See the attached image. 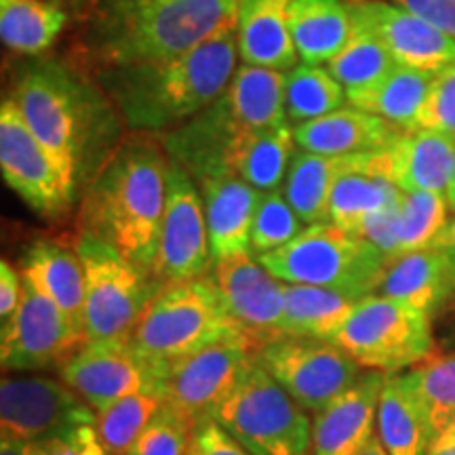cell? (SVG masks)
<instances>
[{
  "label": "cell",
  "instance_id": "6da1fadb",
  "mask_svg": "<svg viewBox=\"0 0 455 455\" xmlns=\"http://www.w3.org/2000/svg\"><path fill=\"white\" fill-rule=\"evenodd\" d=\"M11 98L74 186L93 180L124 138V123L93 72L68 57H32Z\"/></svg>",
  "mask_w": 455,
  "mask_h": 455
},
{
  "label": "cell",
  "instance_id": "7a4b0ae2",
  "mask_svg": "<svg viewBox=\"0 0 455 455\" xmlns=\"http://www.w3.org/2000/svg\"><path fill=\"white\" fill-rule=\"evenodd\" d=\"M236 61L235 24L173 60L101 68L93 74L124 127L163 135L212 104L235 76Z\"/></svg>",
  "mask_w": 455,
  "mask_h": 455
},
{
  "label": "cell",
  "instance_id": "3957f363",
  "mask_svg": "<svg viewBox=\"0 0 455 455\" xmlns=\"http://www.w3.org/2000/svg\"><path fill=\"white\" fill-rule=\"evenodd\" d=\"M167 167L161 138L131 131L89 181L83 198V230L112 244L150 276L167 201Z\"/></svg>",
  "mask_w": 455,
  "mask_h": 455
},
{
  "label": "cell",
  "instance_id": "277c9868",
  "mask_svg": "<svg viewBox=\"0 0 455 455\" xmlns=\"http://www.w3.org/2000/svg\"><path fill=\"white\" fill-rule=\"evenodd\" d=\"M236 11L238 0H98L78 55L91 72L173 60L235 26Z\"/></svg>",
  "mask_w": 455,
  "mask_h": 455
},
{
  "label": "cell",
  "instance_id": "5b68a950",
  "mask_svg": "<svg viewBox=\"0 0 455 455\" xmlns=\"http://www.w3.org/2000/svg\"><path fill=\"white\" fill-rule=\"evenodd\" d=\"M284 112V72L238 66L228 87L190 121L161 135L167 156L203 181L235 175L232 167L258 131L278 127Z\"/></svg>",
  "mask_w": 455,
  "mask_h": 455
},
{
  "label": "cell",
  "instance_id": "8992f818",
  "mask_svg": "<svg viewBox=\"0 0 455 455\" xmlns=\"http://www.w3.org/2000/svg\"><path fill=\"white\" fill-rule=\"evenodd\" d=\"M238 331L247 329L228 312L218 283L207 275L163 287L140 318L131 344L146 358L169 367Z\"/></svg>",
  "mask_w": 455,
  "mask_h": 455
},
{
  "label": "cell",
  "instance_id": "52a82bcc",
  "mask_svg": "<svg viewBox=\"0 0 455 455\" xmlns=\"http://www.w3.org/2000/svg\"><path fill=\"white\" fill-rule=\"evenodd\" d=\"M258 259L283 283L335 289L358 299L378 291L390 264L365 238L329 221L306 226L291 243Z\"/></svg>",
  "mask_w": 455,
  "mask_h": 455
},
{
  "label": "cell",
  "instance_id": "ba28073f",
  "mask_svg": "<svg viewBox=\"0 0 455 455\" xmlns=\"http://www.w3.org/2000/svg\"><path fill=\"white\" fill-rule=\"evenodd\" d=\"M255 356L215 413L251 455H312V422Z\"/></svg>",
  "mask_w": 455,
  "mask_h": 455
},
{
  "label": "cell",
  "instance_id": "9c48e42d",
  "mask_svg": "<svg viewBox=\"0 0 455 455\" xmlns=\"http://www.w3.org/2000/svg\"><path fill=\"white\" fill-rule=\"evenodd\" d=\"M76 251L84 268L87 341L131 339L161 284L101 238L81 232Z\"/></svg>",
  "mask_w": 455,
  "mask_h": 455
},
{
  "label": "cell",
  "instance_id": "30bf717a",
  "mask_svg": "<svg viewBox=\"0 0 455 455\" xmlns=\"http://www.w3.org/2000/svg\"><path fill=\"white\" fill-rule=\"evenodd\" d=\"M331 341L361 367L388 375L426 361L435 346L428 315L373 293L358 301Z\"/></svg>",
  "mask_w": 455,
  "mask_h": 455
},
{
  "label": "cell",
  "instance_id": "8fae6325",
  "mask_svg": "<svg viewBox=\"0 0 455 455\" xmlns=\"http://www.w3.org/2000/svg\"><path fill=\"white\" fill-rule=\"evenodd\" d=\"M261 346L264 344L253 333L238 331L195 355L180 358L169 365L167 401L184 415L192 428L212 422Z\"/></svg>",
  "mask_w": 455,
  "mask_h": 455
},
{
  "label": "cell",
  "instance_id": "7c38bea8",
  "mask_svg": "<svg viewBox=\"0 0 455 455\" xmlns=\"http://www.w3.org/2000/svg\"><path fill=\"white\" fill-rule=\"evenodd\" d=\"M258 356L284 392L312 413L361 378V365L331 339L283 333L261 346Z\"/></svg>",
  "mask_w": 455,
  "mask_h": 455
},
{
  "label": "cell",
  "instance_id": "4fadbf2b",
  "mask_svg": "<svg viewBox=\"0 0 455 455\" xmlns=\"http://www.w3.org/2000/svg\"><path fill=\"white\" fill-rule=\"evenodd\" d=\"M0 171L4 184L44 218L72 207L76 186L28 127L11 95L0 106Z\"/></svg>",
  "mask_w": 455,
  "mask_h": 455
},
{
  "label": "cell",
  "instance_id": "5bb4252c",
  "mask_svg": "<svg viewBox=\"0 0 455 455\" xmlns=\"http://www.w3.org/2000/svg\"><path fill=\"white\" fill-rule=\"evenodd\" d=\"M84 424H98V411L66 382L4 378L0 384L3 441L36 445Z\"/></svg>",
  "mask_w": 455,
  "mask_h": 455
},
{
  "label": "cell",
  "instance_id": "9a60e30c",
  "mask_svg": "<svg viewBox=\"0 0 455 455\" xmlns=\"http://www.w3.org/2000/svg\"><path fill=\"white\" fill-rule=\"evenodd\" d=\"M215 264L203 195L184 167L169 158L167 201L158 236L155 281L161 287L207 276Z\"/></svg>",
  "mask_w": 455,
  "mask_h": 455
},
{
  "label": "cell",
  "instance_id": "2e32d148",
  "mask_svg": "<svg viewBox=\"0 0 455 455\" xmlns=\"http://www.w3.org/2000/svg\"><path fill=\"white\" fill-rule=\"evenodd\" d=\"M15 315L3 323L0 365L4 371L60 367L87 341L81 329L53 299L26 278Z\"/></svg>",
  "mask_w": 455,
  "mask_h": 455
},
{
  "label": "cell",
  "instance_id": "e0dca14e",
  "mask_svg": "<svg viewBox=\"0 0 455 455\" xmlns=\"http://www.w3.org/2000/svg\"><path fill=\"white\" fill-rule=\"evenodd\" d=\"M169 367L146 358L131 339L84 341L81 350L61 365L64 382L95 411L150 388H167Z\"/></svg>",
  "mask_w": 455,
  "mask_h": 455
},
{
  "label": "cell",
  "instance_id": "ac0fdd59",
  "mask_svg": "<svg viewBox=\"0 0 455 455\" xmlns=\"http://www.w3.org/2000/svg\"><path fill=\"white\" fill-rule=\"evenodd\" d=\"M352 20L373 32L396 66L439 74L455 64V38L388 0H348Z\"/></svg>",
  "mask_w": 455,
  "mask_h": 455
},
{
  "label": "cell",
  "instance_id": "d6986e66",
  "mask_svg": "<svg viewBox=\"0 0 455 455\" xmlns=\"http://www.w3.org/2000/svg\"><path fill=\"white\" fill-rule=\"evenodd\" d=\"M213 278L228 312L261 344L283 335L284 283L272 276L251 251L215 261Z\"/></svg>",
  "mask_w": 455,
  "mask_h": 455
},
{
  "label": "cell",
  "instance_id": "ffe728a7",
  "mask_svg": "<svg viewBox=\"0 0 455 455\" xmlns=\"http://www.w3.org/2000/svg\"><path fill=\"white\" fill-rule=\"evenodd\" d=\"M369 167L403 192L447 196L455 167V138L430 129H398L384 150L369 155Z\"/></svg>",
  "mask_w": 455,
  "mask_h": 455
},
{
  "label": "cell",
  "instance_id": "44dd1931",
  "mask_svg": "<svg viewBox=\"0 0 455 455\" xmlns=\"http://www.w3.org/2000/svg\"><path fill=\"white\" fill-rule=\"evenodd\" d=\"M386 375L382 371L361 373L348 390L315 415L312 455H355L356 449L371 439Z\"/></svg>",
  "mask_w": 455,
  "mask_h": 455
},
{
  "label": "cell",
  "instance_id": "7402d4cb",
  "mask_svg": "<svg viewBox=\"0 0 455 455\" xmlns=\"http://www.w3.org/2000/svg\"><path fill=\"white\" fill-rule=\"evenodd\" d=\"M207 218L213 259L251 251L255 212L264 192L249 186L238 175H220L198 181Z\"/></svg>",
  "mask_w": 455,
  "mask_h": 455
},
{
  "label": "cell",
  "instance_id": "603a6c76",
  "mask_svg": "<svg viewBox=\"0 0 455 455\" xmlns=\"http://www.w3.org/2000/svg\"><path fill=\"white\" fill-rule=\"evenodd\" d=\"M293 133L295 144L306 152L325 156H352L384 150L398 133V127L371 112L344 106L316 121L298 124L293 127Z\"/></svg>",
  "mask_w": 455,
  "mask_h": 455
},
{
  "label": "cell",
  "instance_id": "cb8c5ba5",
  "mask_svg": "<svg viewBox=\"0 0 455 455\" xmlns=\"http://www.w3.org/2000/svg\"><path fill=\"white\" fill-rule=\"evenodd\" d=\"M291 0H238L236 38L243 64L289 72L298 51L289 34Z\"/></svg>",
  "mask_w": 455,
  "mask_h": 455
},
{
  "label": "cell",
  "instance_id": "d4e9b609",
  "mask_svg": "<svg viewBox=\"0 0 455 455\" xmlns=\"http://www.w3.org/2000/svg\"><path fill=\"white\" fill-rule=\"evenodd\" d=\"M455 293V266L441 249L426 247L392 259L378 295L432 316Z\"/></svg>",
  "mask_w": 455,
  "mask_h": 455
},
{
  "label": "cell",
  "instance_id": "484cf974",
  "mask_svg": "<svg viewBox=\"0 0 455 455\" xmlns=\"http://www.w3.org/2000/svg\"><path fill=\"white\" fill-rule=\"evenodd\" d=\"M21 278L30 281L66 312L68 318L84 333V268L76 247L55 241H38L21 259ZM87 335V333H84Z\"/></svg>",
  "mask_w": 455,
  "mask_h": 455
},
{
  "label": "cell",
  "instance_id": "4316f807",
  "mask_svg": "<svg viewBox=\"0 0 455 455\" xmlns=\"http://www.w3.org/2000/svg\"><path fill=\"white\" fill-rule=\"evenodd\" d=\"M289 34L301 64H329L352 34L348 0H291Z\"/></svg>",
  "mask_w": 455,
  "mask_h": 455
},
{
  "label": "cell",
  "instance_id": "83f0119b",
  "mask_svg": "<svg viewBox=\"0 0 455 455\" xmlns=\"http://www.w3.org/2000/svg\"><path fill=\"white\" fill-rule=\"evenodd\" d=\"M378 435L390 455H428L432 432L405 373L386 375L378 407Z\"/></svg>",
  "mask_w": 455,
  "mask_h": 455
},
{
  "label": "cell",
  "instance_id": "f1b7e54d",
  "mask_svg": "<svg viewBox=\"0 0 455 455\" xmlns=\"http://www.w3.org/2000/svg\"><path fill=\"white\" fill-rule=\"evenodd\" d=\"M403 190L369 167V155H355L335 181L329 201V224L355 235L358 226L379 209L401 201Z\"/></svg>",
  "mask_w": 455,
  "mask_h": 455
},
{
  "label": "cell",
  "instance_id": "f546056e",
  "mask_svg": "<svg viewBox=\"0 0 455 455\" xmlns=\"http://www.w3.org/2000/svg\"><path fill=\"white\" fill-rule=\"evenodd\" d=\"M358 298L315 284L284 283V318L281 331L301 338L333 339L355 312Z\"/></svg>",
  "mask_w": 455,
  "mask_h": 455
},
{
  "label": "cell",
  "instance_id": "4dcf8cb0",
  "mask_svg": "<svg viewBox=\"0 0 455 455\" xmlns=\"http://www.w3.org/2000/svg\"><path fill=\"white\" fill-rule=\"evenodd\" d=\"M352 156H325L306 150L295 152L284 178L283 195L306 226L327 224L333 186L348 169Z\"/></svg>",
  "mask_w": 455,
  "mask_h": 455
},
{
  "label": "cell",
  "instance_id": "1f68e13d",
  "mask_svg": "<svg viewBox=\"0 0 455 455\" xmlns=\"http://www.w3.org/2000/svg\"><path fill=\"white\" fill-rule=\"evenodd\" d=\"M432 76L435 74L395 66V70L386 74L373 87L346 93L348 106L382 116L384 121L398 129H415L419 110H422L426 95L430 91Z\"/></svg>",
  "mask_w": 455,
  "mask_h": 455
},
{
  "label": "cell",
  "instance_id": "d6a6232c",
  "mask_svg": "<svg viewBox=\"0 0 455 455\" xmlns=\"http://www.w3.org/2000/svg\"><path fill=\"white\" fill-rule=\"evenodd\" d=\"M68 21L70 15L47 0H0V38L17 55H44Z\"/></svg>",
  "mask_w": 455,
  "mask_h": 455
},
{
  "label": "cell",
  "instance_id": "836d02e7",
  "mask_svg": "<svg viewBox=\"0 0 455 455\" xmlns=\"http://www.w3.org/2000/svg\"><path fill=\"white\" fill-rule=\"evenodd\" d=\"M293 156V124L284 123L251 135L238 152L232 173L259 192H275L284 184Z\"/></svg>",
  "mask_w": 455,
  "mask_h": 455
},
{
  "label": "cell",
  "instance_id": "e575fe53",
  "mask_svg": "<svg viewBox=\"0 0 455 455\" xmlns=\"http://www.w3.org/2000/svg\"><path fill=\"white\" fill-rule=\"evenodd\" d=\"M346 104V89L327 68L299 64L284 72V112L293 127L327 116Z\"/></svg>",
  "mask_w": 455,
  "mask_h": 455
},
{
  "label": "cell",
  "instance_id": "d590c367",
  "mask_svg": "<svg viewBox=\"0 0 455 455\" xmlns=\"http://www.w3.org/2000/svg\"><path fill=\"white\" fill-rule=\"evenodd\" d=\"M395 66L396 61L392 60L386 44L365 26L352 20L348 43L329 61L327 70L346 89V93H355V91L373 87L386 74L395 70Z\"/></svg>",
  "mask_w": 455,
  "mask_h": 455
},
{
  "label": "cell",
  "instance_id": "8d00e7d4",
  "mask_svg": "<svg viewBox=\"0 0 455 455\" xmlns=\"http://www.w3.org/2000/svg\"><path fill=\"white\" fill-rule=\"evenodd\" d=\"M428 419L432 441L455 426V355L428 356L405 373Z\"/></svg>",
  "mask_w": 455,
  "mask_h": 455
},
{
  "label": "cell",
  "instance_id": "74e56055",
  "mask_svg": "<svg viewBox=\"0 0 455 455\" xmlns=\"http://www.w3.org/2000/svg\"><path fill=\"white\" fill-rule=\"evenodd\" d=\"M167 403V388L135 392L98 413V432L108 455H127L138 436Z\"/></svg>",
  "mask_w": 455,
  "mask_h": 455
},
{
  "label": "cell",
  "instance_id": "f35d334b",
  "mask_svg": "<svg viewBox=\"0 0 455 455\" xmlns=\"http://www.w3.org/2000/svg\"><path fill=\"white\" fill-rule=\"evenodd\" d=\"M449 203L439 192H403L401 196V255L435 244L449 224Z\"/></svg>",
  "mask_w": 455,
  "mask_h": 455
},
{
  "label": "cell",
  "instance_id": "ab89813d",
  "mask_svg": "<svg viewBox=\"0 0 455 455\" xmlns=\"http://www.w3.org/2000/svg\"><path fill=\"white\" fill-rule=\"evenodd\" d=\"M301 224L304 221L298 218V213L293 212L283 192H264L253 220L251 253L259 258V255L284 247L304 230Z\"/></svg>",
  "mask_w": 455,
  "mask_h": 455
},
{
  "label": "cell",
  "instance_id": "60d3db41",
  "mask_svg": "<svg viewBox=\"0 0 455 455\" xmlns=\"http://www.w3.org/2000/svg\"><path fill=\"white\" fill-rule=\"evenodd\" d=\"M190 422L167 401L133 443L127 455H188L192 443Z\"/></svg>",
  "mask_w": 455,
  "mask_h": 455
},
{
  "label": "cell",
  "instance_id": "b9f144b4",
  "mask_svg": "<svg viewBox=\"0 0 455 455\" xmlns=\"http://www.w3.org/2000/svg\"><path fill=\"white\" fill-rule=\"evenodd\" d=\"M418 127L455 138V64L432 76L430 91L418 116Z\"/></svg>",
  "mask_w": 455,
  "mask_h": 455
},
{
  "label": "cell",
  "instance_id": "7bdbcfd3",
  "mask_svg": "<svg viewBox=\"0 0 455 455\" xmlns=\"http://www.w3.org/2000/svg\"><path fill=\"white\" fill-rule=\"evenodd\" d=\"M403 196V195H401ZM356 236L365 238L378 251L392 261L401 255V201L379 209L363 221L355 232Z\"/></svg>",
  "mask_w": 455,
  "mask_h": 455
},
{
  "label": "cell",
  "instance_id": "ee69618b",
  "mask_svg": "<svg viewBox=\"0 0 455 455\" xmlns=\"http://www.w3.org/2000/svg\"><path fill=\"white\" fill-rule=\"evenodd\" d=\"M34 455H108L100 439L98 424L78 426L57 439L30 445Z\"/></svg>",
  "mask_w": 455,
  "mask_h": 455
},
{
  "label": "cell",
  "instance_id": "f6af8a7d",
  "mask_svg": "<svg viewBox=\"0 0 455 455\" xmlns=\"http://www.w3.org/2000/svg\"><path fill=\"white\" fill-rule=\"evenodd\" d=\"M188 455H251L230 432L212 419L196 426Z\"/></svg>",
  "mask_w": 455,
  "mask_h": 455
},
{
  "label": "cell",
  "instance_id": "bcb514c9",
  "mask_svg": "<svg viewBox=\"0 0 455 455\" xmlns=\"http://www.w3.org/2000/svg\"><path fill=\"white\" fill-rule=\"evenodd\" d=\"M455 38V0H388Z\"/></svg>",
  "mask_w": 455,
  "mask_h": 455
},
{
  "label": "cell",
  "instance_id": "7dc6e473",
  "mask_svg": "<svg viewBox=\"0 0 455 455\" xmlns=\"http://www.w3.org/2000/svg\"><path fill=\"white\" fill-rule=\"evenodd\" d=\"M21 291H24V281H20L13 266L3 259L0 261V318L3 323L15 315L21 301Z\"/></svg>",
  "mask_w": 455,
  "mask_h": 455
},
{
  "label": "cell",
  "instance_id": "c3c4849f",
  "mask_svg": "<svg viewBox=\"0 0 455 455\" xmlns=\"http://www.w3.org/2000/svg\"><path fill=\"white\" fill-rule=\"evenodd\" d=\"M47 3L64 9L66 13L70 15V20H76L78 24H83L91 11H93L95 4H98V0H47Z\"/></svg>",
  "mask_w": 455,
  "mask_h": 455
},
{
  "label": "cell",
  "instance_id": "681fc988",
  "mask_svg": "<svg viewBox=\"0 0 455 455\" xmlns=\"http://www.w3.org/2000/svg\"><path fill=\"white\" fill-rule=\"evenodd\" d=\"M428 455H455V426L430 443Z\"/></svg>",
  "mask_w": 455,
  "mask_h": 455
},
{
  "label": "cell",
  "instance_id": "f907efd6",
  "mask_svg": "<svg viewBox=\"0 0 455 455\" xmlns=\"http://www.w3.org/2000/svg\"><path fill=\"white\" fill-rule=\"evenodd\" d=\"M432 247L441 249V251L445 253L447 258L453 261V266H455V220L449 221L447 228L441 232V236L436 238Z\"/></svg>",
  "mask_w": 455,
  "mask_h": 455
},
{
  "label": "cell",
  "instance_id": "816d5d0a",
  "mask_svg": "<svg viewBox=\"0 0 455 455\" xmlns=\"http://www.w3.org/2000/svg\"><path fill=\"white\" fill-rule=\"evenodd\" d=\"M355 455H390V453L386 451V447H384L382 439H379V435H373L371 439L365 443V445H363L361 449H356Z\"/></svg>",
  "mask_w": 455,
  "mask_h": 455
},
{
  "label": "cell",
  "instance_id": "f5cc1de1",
  "mask_svg": "<svg viewBox=\"0 0 455 455\" xmlns=\"http://www.w3.org/2000/svg\"><path fill=\"white\" fill-rule=\"evenodd\" d=\"M447 203H449V209L455 213V167H453L451 184H449V190H447Z\"/></svg>",
  "mask_w": 455,
  "mask_h": 455
}]
</instances>
